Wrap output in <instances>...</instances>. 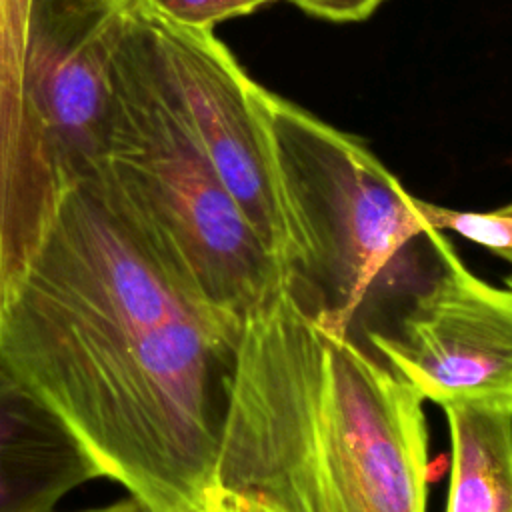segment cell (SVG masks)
Listing matches in <instances>:
<instances>
[{
  "mask_svg": "<svg viewBox=\"0 0 512 512\" xmlns=\"http://www.w3.org/2000/svg\"><path fill=\"white\" fill-rule=\"evenodd\" d=\"M242 322L214 308L108 174L70 184L0 300V360L150 512L212 482Z\"/></svg>",
  "mask_w": 512,
  "mask_h": 512,
  "instance_id": "6da1fadb",
  "label": "cell"
},
{
  "mask_svg": "<svg viewBox=\"0 0 512 512\" xmlns=\"http://www.w3.org/2000/svg\"><path fill=\"white\" fill-rule=\"evenodd\" d=\"M420 394L286 276L242 320L210 490L230 512H426Z\"/></svg>",
  "mask_w": 512,
  "mask_h": 512,
  "instance_id": "7a4b0ae2",
  "label": "cell"
},
{
  "mask_svg": "<svg viewBox=\"0 0 512 512\" xmlns=\"http://www.w3.org/2000/svg\"><path fill=\"white\" fill-rule=\"evenodd\" d=\"M256 96L288 228L284 274L350 330L402 306L436 266L418 198L360 140L260 84Z\"/></svg>",
  "mask_w": 512,
  "mask_h": 512,
  "instance_id": "3957f363",
  "label": "cell"
},
{
  "mask_svg": "<svg viewBox=\"0 0 512 512\" xmlns=\"http://www.w3.org/2000/svg\"><path fill=\"white\" fill-rule=\"evenodd\" d=\"M102 170L220 312L242 322L282 278L280 262L218 178L174 102L134 8L114 56Z\"/></svg>",
  "mask_w": 512,
  "mask_h": 512,
  "instance_id": "277c9868",
  "label": "cell"
},
{
  "mask_svg": "<svg viewBox=\"0 0 512 512\" xmlns=\"http://www.w3.org/2000/svg\"><path fill=\"white\" fill-rule=\"evenodd\" d=\"M434 246L430 276L368 344L422 400L512 412V290L470 272L442 230Z\"/></svg>",
  "mask_w": 512,
  "mask_h": 512,
  "instance_id": "5b68a950",
  "label": "cell"
},
{
  "mask_svg": "<svg viewBox=\"0 0 512 512\" xmlns=\"http://www.w3.org/2000/svg\"><path fill=\"white\" fill-rule=\"evenodd\" d=\"M128 10L104 0H34L24 106L36 150L60 194L104 164L114 56Z\"/></svg>",
  "mask_w": 512,
  "mask_h": 512,
  "instance_id": "8992f818",
  "label": "cell"
},
{
  "mask_svg": "<svg viewBox=\"0 0 512 512\" xmlns=\"http://www.w3.org/2000/svg\"><path fill=\"white\" fill-rule=\"evenodd\" d=\"M160 74L218 178L284 270L288 228L258 84L212 30L184 28L132 6Z\"/></svg>",
  "mask_w": 512,
  "mask_h": 512,
  "instance_id": "52a82bcc",
  "label": "cell"
},
{
  "mask_svg": "<svg viewBox=\"0 0 512 512\" xmlns=\"http://www.w3.org/2000/svg\"><path fill=\"white\" fill-rule=\"evenodd\" d=\"M34 0H0V300L18 278L60 200L32 140L24 64Z\"/></svg>",
  "mask_w": 512,
  "mask_h": 512,
  "instance_id": "ba28073f",
  "label": "cell"
},
{
  "mask_svg": "<svg viewBox=\"0 0 512 512\" xmlns=\"http://www.w3.org/2000/svg\"><path fill=\"white\" fill-rule=\"evenodd\" d=\"M98 478L74 434L0 360V512H56Z\"/></svg>",
  "mask_w": 512,
  "mask_h": 512,
  "instance_id": "9c48e42d",
  "label": "cell"
},
{
  "mask_svg": "<svg viewBox=\"0 0 512 512\" xmlns=\"http://www.w3.org/2000/svg\"><path fill=\"white\" fill-rule=\"evenodd\" d=\"M452 442L446 512H512V412L444 406Z\"/></svg>",
  "mask_w": 512,
  "mask_h": 512,
  "instance_id": "30bf717a",
  "label": "cell"
},
{
  "mask_svg": "<svg viewBox=\"0 0 512 512\" xmlns=\"http://www.w3.org/2000/svg\"><path fill=\"white\" fill-rule=\"evenodd\" d=\"M270 2L276 0H136L162 20L196 30H214L216 24L246 16Z\"/></svg>",
  "mask_w": 512,
  "mask_h": 512,
  "instance_id": "8fae6325",
  "label": "cell"
},
{
  "mask_svg": "<svg viewBox=\"0 0 512 512\" xmlns=\"http://www.w3.org/2000/svg\"><path fill=\"white\" fill-rule=\"evenodd\" d=\"M310 16L330 22H360L372 16L384 0H290Z\"/></svg>",
  "mask_w": 512,
  "mask_h": 512,
  "instance_id": "7c38bea8",
  "label": "cell"
},
{
  "mask_svg": "<svg viewBox=\"0 0 512 512\" xmlns=\"http://www.w3.org/2000/svg\"><path fill=\"white\" fill-rule=\"evenodd\" d=\"M80 512H150V510L140 500H136L134 496L128 494L126 498L116 500L112 504H106L100 508H88V510H80Z\"/></svg>",
  "mask_w": 512,
  "mask_h": 512,
  "instance_id": "4fadbf2b",
  "label": "cell"
},
{
  "mask_svg": "<svg viewBox=\"0 0 512 512\" xmlns=\"http://www.w3.org/2000/svg\"><path fill=\"white\" fill-rule=\"evenodd\" d=\"M178 512H230V510L212 494L210 488H206V492L202 494V498L196 504L182 508Z\"/></svg>",
  "mask_w": 512,
  "mask_h": 512,
  "instance_id": "5bb4252c",
  "label": "cell"
},
{
  "mask_svg": "<svg viewBox=\"0 0 512 512\" xmlns=\"http://www.w3.org/2000/svg\"><path fill=\"white\" fill-rule=\"evenodd\" d=\"M104 2H110V4H116V6H124V8H130L136 4V0H104Z\"/></svg>",
  "mask_w": 512,
  "mask_h": 512,
  "instance_id": "9a60e30c",
  "label": "cell"
},
{
  "mask_svg": "<svg viewBox=\"0 0 512 512\" xmlns=\"http://www.w3.org/2000/svg\"><path fill=\"white\" fill-rule=\"evenodd\" d=\"M502 214H508V216H512V202L508 204V206H502V208H498Z\"/></svg>",
  "mask_w": 512,
  "mask_h": 512,
  "instance_id": "2e32d148",
  "label": "cell"
},
{
  "mask_svg": "<svg viewBox=\"0 0 512 512\" xmlns=\"http://www.w3.org/2000/svg\"><path fill=\"white\" fill-rule=\"evenodd\" d=\"M506 284H508V288H510V290H512V274H510V276H508V278H506Z\"/></svg>",
  "mask_w": 512,
  "mask_h": 512,
  "instance_id": "e0dca14e",
  "label": "cell"
}]
</instances>
